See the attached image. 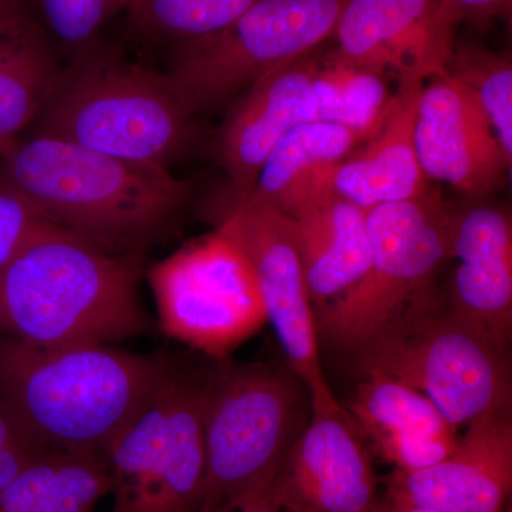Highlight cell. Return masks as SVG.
<instances>
[{
	"label": "cell",
	"instance_id": "cell-1",
	"mask_svg": "<svg viewBox=\"0 0 512 512\" xmlns=\"http://www.w3.org/2000/svg\"><path fill=\"white\" fill-rule=\"evenodd\" d=\"M140 259L49 225L0 268V336L42 349L106 345L150 330Z\"/></svg>",
	"mask_w": 512,
	"mask_h": 512
},
{
	"label": "cell",
	"instance_id": "cell-2",
	"mask_svg": "<svg viewBox=\"0 0 512 512\" xmlns=\"http://www.w3.org/2000/svg\"><path fill=\"white\" fill-rule=\"evenodd\" d=\"M173 366L106 345L42 349L0 336V404L53 451H99L160 389Z\"/></svg>",
	"mask_w": 512,
	"mask_h": 512
},
{
	"label": "cell",
	"instance_id": "cell-3",
	"mask_svg": "<svg viewBox=\"0 0 512 512\" xmlns=\"http://www.w3.org/2000/svg\"><path fill=\"white\" fill-rule=\"evenodd\" d=\"M2 158L3 180L60 228L113 255H136L191 192L163 168L42 134L16 141Z\"/></svg>",
	"mask_w": 512,
	"mask_h": 512
},
{
	"label": "cell",
	"instance_id": "cell-4",
	"mask_svg": "<svg viewBox=\"0 0 512 512\" xmlns=\"http://www.w3.org/2000/svg\"><path fill=\"white\" fill-rule=\"evenodd\" d=\"M308 394L288 363H222L207 376L204 474L192 512L234 510L274 483L308 423Z\"/></svg>",
	"mask_w": 512,
	"mask_h": 512
},
{
	"label": "cell",
	"instance_id": "cell-5",
	"mask_svg": "<svg viewBox=\"0 0 512 512\" xmlns=\"http://www.w3.org/2000/svg\"><path fill=\"white\" fill-rule=\"evenodd\" d=\"M32 126L33 134L163 170L195 134L194 116L164 74L100 55L60 69Z\"/></svg>",
	"mask_w": 512,
	"mask_h": 512
},
{
	"label": "cell",
	"instance_id": "cell-6",
	"mask_svg": "<svg viewBox=\"0 0 512 512\" xmlns=\"http://www.w3.org/2000/svg\"><path fill=\"white\" fill-rule=\"evenodd\" d=\"M394 89L390 79L319 50L259 80L234 103L218 136L231 191L247 194L276 141L302 124L338 123L372 136Z\"/></svg>",
	"mask_w": 512,
	"mask_h": 512
},
{
	"label": "cell",
	"instance_id": "cell-7",
	"mask_svg": "<svg viewBox=\"0 0 512 512\" xmlns=\"http://www.w3.org/2000/svg\"><path fill=\"white\" fill-rule=\"evenodd\" d=\"M451 205L439 191L367 211L372 259L346 295L315 313L318 338L356 355L410 311L440 298L450 261Z\"/></svg>",
	"mask_w": 512,
	"mask_h": 512
},
{
	"label": "cell",
	"instance_id": "cell-8",
	"mask_svg": "<svg viewBox=\"0 0 512 512\" xmlns=\"http://www.w3.org/2000/svg\"><path fill=\"white\" fill-rule=\"evenodd\" d=\"M355 357L362 375L392 377L429 397L454 429L511 412L508 352L457 319L443 296L397 319Z\"/></svg>",
	"mask_w": 512,
	"mask_h": 512
},
{
	"label": "cell",
	"instance_id": "cell-9",
	"mask_svg": "<svg viewBox=\"0 0 512 512\" xmlns=\"http://www.w3.org/2000/svg\"><path fill=\"white\" fill-rule=\"evenodd\" d=\"M346 0H256L227 28L175 49L165 79L195 116L333 39Z\"/></svg>",
	"mask_w": 512,
	"mask_h": 512
},
{
	"label": "cell",
	"instance_id": "cell-10",
	"mask_svg": "<svg viewBox=\"0 0 512 512\" xmlns=\"http://www.w3.org/2000/svg\"><path fill=\"white\" fill-rule=\"evenodd\" d=\"M207 376L173 372L104 451L110 512H192L204 474Z\"/></svg>",
	"mask_w": 512,
	"mask_h": 512
},
{
	"label": "cell",
	"instance_id": "cell-11",
	"mask_svg": "<svg viewBox=\"0 0 512 512\" xmlns=\"http://www.w3.org/2000/svg\"><path fill=\"white\" fill-rule=\"evenodd\" d=\"M161 330L205 355L225 359L268 322L251 265L215 231L148 272Z\"/></svg>",
	"mask_w": 512,
	"mask_h": 512
},
{
	"label": "cell",
	"instance_id": "cell-12",
	"mask_svg": "<svg viewBox=\"0 0 512 512\" xmlns=\"http://www.w3.org/2000/svg\"><path fill=\"white\" fill-rule=\"evenodd\" d=\"M215 231L247 258L286 363L309 393L328 390L319 359L315 313L288 215L249 194L232 192L212 211Z\"/></svg>",
	"mask_w": 512,
	"mask_h": 512
},
{
	"label": "cell",
	"instance_id": "cell-13",
	"mask_svg": "<svg viewBox=\"0 0 512 512\" xmlns=\"http://www.w3.org/2000/svg\"><path fill=\"white\" fill-rule=\"evenodd\" d=\"M365 437L333 396L311 394V416L272 483L279 510L376 512L377 477Z\"/></svg>",
	"mask_w": 512,
	"mask_h": 512
},
{
	"label": "cell",
	"instance_id": "cell-14",
	"mask_svg": "<svg viewBox=\"0 0 512 512\" xmlns=\"http://www.w3.org/2000/svg\"><path fill=\"white\" fill-rule=\"evenodd\" d=\"M456 28L441 0H346L333 53L396 84L426 83L446 74Z\"/></svg>",
	"mask_w": 512,
	"mask_h": 512
},
{
	"label": "cell",
	"instance_id": "cell-15",
	"mask_svg": "<svg viewBox=\"0 0 512 512\" xmlns=\"http://www.w3.org/2000/svg\"><path fill=\"white\" fill-rule=\"evenodd\" d=\"M414 140L426 177L471 200H485L507 183L511 158L473 94L447 74L421 87Z\"/></svg>",
	"mask_w": 512,
	"mask_h": 512
},
{
	"label": "cell",
	"instance_id": "cell-16",
	"mask_svg": "<svg viewBox=\"0 0 512 512\" xmlns=\"http://www.w3.org/2000/svg\"><path fill=\"white\" fill-rule=\"evenodd\" d=\"M453 453L421 470L384 478L387 505L443 512H505L512 491L511 412L467 424Z\"/></svg>",
	"mask_w": 512,
	"mask_h": 512
},
{
	"label": "cell",
	"instance_id": "cell-17",
	"mask_svg": "<svg viewBox=\"0 0 512 512\" xmlns=\"http://www.w3.org/2000/svg\"><path fill=\"white\" fill-rule=\"evenodd\" d=\"M451 207L450 258L457 259L448 311L508 352L512 336V222L503 208L476 200Z\"/></svg>",
	"mask_w": 512,
	"mask_h": 512
},
{
	"label": "cell",
	"instance_id": "cell-18",
	"mask_svg": "<svg viewBox=\"0 0 512 512\" xmlns=\"http://www.w3.org/2000/svg\"><path fill=\"white\" fill-rule=\"evenodd\" d=\"M281 211L292 222L309 301L318 313L346 295L369 268L367 212L323 184L313 185Z\"/></svg>",
	"mask_w": 512,
	"mask_h": 512
},
{
	"label": "cell",
	"instance_id": "cell-19",
	"mask_svg": "<svg viewBox=\"0 0 512 512\" xmlns=\"http://www.w3.org/2000/svg\"><path fill=\"white\" fill-rule=\"evenodd\" d=\"M424 83L396 84L382 123L372 136L318 181L362 210L417 200L431 181L417 156L414 126Z\"/></svg>",
	"mask_w": 512,
	"mask_h": 512
},
{
	"label": "cell",
	"instance_id": "cell-20",
	"mask_svg": "<svg viewBox=\"0 0 512 512\" xmlns=\"http://www.w3.org/2000/svg\"><path fill=\"white\" fill-rule=\"evenodd\" d=\"M345 409L366 443L394 470L434 466L457 446V429L436 404L392 377L363 375Z\"/></svg>",
	"mask_w": 512,
	"mask_h": 512
},
{
	"label": "cell",
	"instance_id": "cell-21",
	"mask_svg": "<svg viewBox=\"0 0 512 512\" xmlns=\"http://www.w3.org/2000/svg\"><path fill=\"white\" fill-rule=\"evenodd\" d=\"M367 137L356 128L326 121L292 128L269 151L247 194L281 210L318 184Z\"/></svg>",
	"mask_w": 512,
	"mask_h": 512
},
{
	"label": "cell",
	"instance_id": "cell-22",
	"mask_svg": "<svg viewBox=\"0 0 512 512\" xmlns=\"http://www.w3.org/2000/svg\"><path fill=\"white\" fill-rule=\"evenodd\" d=\"M111 491L99 451H49L0 493V512H94Z\"/></svg>",
	"mask_w": 512,
	"mask_h": 512
},
{
	"label": "cell",
	"instance_id": "cell-23",
	"mask_svg": "<svg viewBox=\"0 0 512 512\" xmlns=\"http://www.w3.org/2000/svg\"><path fill=\"white\" fill-rule=\"evenodd\" d=\"M59 72L32 19L0 28V157L35 123Z\"/></svg>",
	"mask_w": 512,
	"mask_h": 512
},
{
	"label": "cell",
	"instance_id": "cell-24",
	"mask_svg": "<svg viewBox=\"0 0 512 512\" xmlns=\"http://www.w3.org/2000/svg\"><path fill=\"white\" fill-rule=\"evenodd\" d=\"M446 74L473 94L490 120L505 154L512 160L511 56L487 47L456 42Z\"/></svg>",
	"mask_w": 512,
	"mask_h": 512
},
{
	"label": "cell",
	"instance_id": "cell-25",
	"mask_svg": "<svg viewBox=\"0 0 512 512\" xmlns=\"http://www.w3.org/2000/svg\"><path fill=\"white\" fill-rule=\"evenodd\" d=\"M256 0H147L138 18L181 40L198 39L227 28Z\"/></svg>",
	"mask_w": 512,
	"mask_h": 512
},
{
	"label": "cell",
	"instance_id": "cell-26",
	"mask_svg": "<svg viewBox=\"0 0 512 512\" xmlns=\"http://www.w3.org/2000/svg\"><path fill=\"white\" fill-rule=\"evenodd\" d=\"M53 224L28 197L0 178V268L42 229Z\"/></svg>",
	"mask_w": 512,
	"mask_h": 512
},
{
	"label": "cell",
	"instance_id": "cell-27",
	"mask_svg": "<svg viewBox=\"0 0 512 512\" xmlns=\"http://www.w3.org/2000/svg\"><path fill=\"white\" fill-rule=\"evenodd\" d=\"M40 5L53 35L70 46L89 42L117 10L114 0H40Z\"/></svg>",
	"mask_w": 512,
	"mask_h": 512
},
{
	"label": "cell",
	"instance_id": "cell-28",
	"mask_svg": "<svg viewBox=\"0 0 512 512\" xmlns=\"http://www.w3.org/2000/svg\"><path fill=\"white\" fill-rule=\"evenodd\" d=\"M512 0H441L456 25L463 22L485 25L510 13Z\"/></svg>",
	"mask_w": 512,
	"mask_h": 512
},
{
	"label": "cell",
	"instance_id": "cell-29",
	"mask_svg": "<svg viewBox=\"0 0 512 512\" xmlns=\"http://www.w3.org/2000/svg\"><path fill=\"white\" fill-rule=\"evenodd\" d=\"M228 512H281L272 497V484L266 485L256 493L249 495L238 507Z\"/></svg>",
	"mask_w": 512,
	"mask_h": 512
},
{
	"label": "cell",
	"instance_id": "cell-30",
	"mask_svg": "<svg viewBox=\"0 0 512 512\" xmlns=\"http://www.w3.org/2000/svg\"><path fill=\"white\" fill-rule=\"evenodd\" d=\"M29 18L23 0H0V28Z\"/></svg>",
	"mask_w": 512,
	"mask_h": 512
},
{
	"label": "cell",
	"instance_id": "cell-31",
	"mask_svg": "<svg viewBox=\"0 0 512 512\" xmlns=\"http://www.w3.org/2000/svg\"><path fill=\"white\" fill-rule=\"evenodd\" d=\"M376 512H443L430 510V508L421 507H394V505H386V507L377 508Z\"/></svg>",
	"mask_w": 512,
	"mask_h": 512
},
{
	"label": "cell",
	"instance_id": "cell-32",
	"mask_svg": "<svg viewBox=\"0 0 512 512\" xmlns=\"http://www.w3.org/2000/svg\"><path fill=\"white\" fill-rule=\"evenodd\" d=\"M146 2L147 0H114V5H116L117 10L127 8L133 10L134 13H137L138 10L143 8L144 3Z\"/></svg>",
	"mask_w": 512,
	"mask_h": 512
}]
</instances>
